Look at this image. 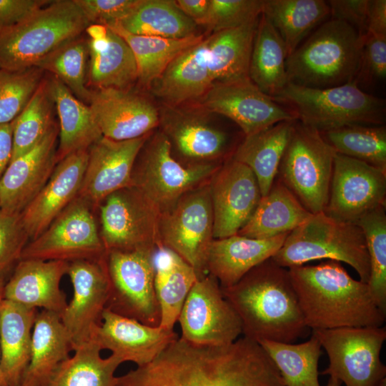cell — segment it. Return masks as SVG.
Segmentation results:
<instances>
[{"label": "cell", "instance_id": "cell-31", "mask_svg": "<svg viewBox=\"0 0 386 386\" xmlns=\"http://www.w3.org/2000/svg\"><path fill=\"white\" fill-rule=\"evenodd\" d=\"M49 79L59 119L58 163L71 153L88 150L102 134L89 105L75 96L56 77L50 75Z\"/></svg>", "mask_w": 386, "mask_h": 386}, {"label": "cell", "instance_id": "cell-34", "mask_svg": "<svg viewBox=\"0 0 386 386\" xmlns=\"http://www.w3.org/2000/svg\"><path fill=\"white\" fill-rule=\"evenodd\" d=\"M72 350L61 317L38 312L33 327L30 361L20 386H42Z\"/></svg>", "mask_w": 386, "mask_h": 386}, {"label": "cell", "instance_id": "cell-11", "mask_svg": "<svg viewBox=\"0 0 386 386\" xmlns=\"http://www.w3.org/2000/svg\"><path fill=\"white\" fill-rule=\"evenodd\" d=\"M154 251L107 252L109 290L106 309L144 325L159 327L161 309L155 287Z\"/></svg>", "mask_w": 386, "mask_h": 386}, {"label": "cell", "instance_id": "cell-10", "mask_svg": "<svg viewBox=\"0 0 386 386\" xmlns=\"http://www.w3.org/2000/svg\"><path fill=\"white\" fill-rule=\"evenodd\" d=\"M326 351L329 365L320 375H327L345 386H386V366L380 352L386 327H350L313 330Z\"/></svg>", "mask_w": 386, "mask_h": 386}, {"label": "cell", "instance_id": "cell-6", "mask_svg": "<svg viewBox=\"0 0 386 386\" xmlns=\"http://www.w3.org/2000/svg\"><path fill=\"white\" fill-rule=\"evenodd\" d=\"M271 259L287 269L322 259L345 262L361 282L367 283L370 278V259L361 227L324 212L312 214L290 232Z\"/></svg>", "mask_w": 386, "mask_h": 386}, {"label": "cell", "instance_id": "cell-13", "mask_svg": "<svg viewBox=\"0 0 386 386\" xmlns=\"http://www.w3.org/2000/svg\"><path fill=\"white\" fill-rule=\"evenodd\" d=\"M93 211L86 202L76 197L41 234L28 242L21 259L69 263L105 257Z\"/></svg>", "mask_w": 386, "mask_h": 386}, {"label": "cell", "instance_id": "cell-3", "mask_svg": "<svg viewBox=\"0 0 386 386\" xmlns=\"http://www.w3.org/2000/svg\"><path fill=\"white\" fill-rule=\"evenodd\" d=\"M288 271L309 329L383 326L386 314L373 301L367 284L352 278L341 262L327 260Z\"/></svg>", "mask_w": 386, "mask_h": 386}, {"label": "cell", "instance_id": "cell-28", "mask_svg": "<svg viewBox=\"0 0 386 386\" xmlns=\"http://www.w3.org/2000/svg\"><path fill=\"white\" fill-rule=\"evenodd\" d=\"M154 83V93L167 106L202 98L213 84L207 38L174 58Z\"/></svg>", "mask_w": 386, "mask_h": 386}, {"label": "cell", "instance_id": "cell-1", "mask_svg": "<svg viewBox=\"0 0 386 386\" xmlns=\"http://www.w3.org/2000/svg\"><path fill=\"white\" fill-rule=\"evenodd\" d=\"M114 386L285 385L260 345L243 337L222 346L178 337L151 362L117 377Z\"/></svg>", "mask_w": 386, "mask_h": 386}, {"label": "cell", "instance_id": "cell-16", "mask_svg": "<svg viewBox=\"0 0 386 386\" xmlns=\"http://www.w3.org/2000/svg\"><path fill=\"white\" fill-rule=\"evenodd\" d=\"M385 204L386 172L336 153L329 199L324 212L335 219L356 223Z\"/></svg>", "mask_w": 386, "mask_h": 386}, {"label": "cell", "instance_id": "cell-8", "mask_svg": "<svg viewBox=\"0 0 386 386\" xmlns=\"http://www.w3.org/2000/svg\"><path fill=\"white\" fill-rule=\"evenodd\" d=\"M335 154L320 132L295 121L277 178L313 214L327 205Z\"/></svg>", "mask_w": 386, "mask_h": 386}, {"label": "cell", "instance_id": "cell-61", "mask_svg": "<svg viewBox=\"0 0 386 386\" xmlns=\"http://www.w3.org/2000/svg\"><path fill=\"white\" fill-rule=\"evenodd\" d=\"M0 209H1V204H0Z\"/></svg>", "mask_w": 386, "mask_h": 386}, {"label": "cell", "instance_id": "cell-24", "mask_svg": "<svg viewBox=\"0 0 386 386\" xmlns=\"http://www.w3.org/2000/svg\"><path fill=\"white\" fill-rule=\"evenodd\" d=\"M88 160V150L59 162L38 194L21 212L30 240L36 238L77 197Z\"/></svg>", "mask_w": 386, "mask_h": 386}, {"label": "cell", "instance_id": "cell-15", "mask_svg": "<svg viewBox=\"0 0 386 386\" xmlns=\"http://www.w3.org/2000/svg\"><path fill=\"white\" fill-rule=\"evenodd\" d=\"M178 322L181 337L199 345H227L242 334L240 319L224 298L219 281L209 274L192 286Z\"/></svg>", "mask_w": 386, "mask_h": 386}, {"label": "cell", "instance_id": "cell-32", "mask_svg": "<svg viewBox=\"0 0 386 386\" xmlns=\"http://www.w3.org/2000/svg\"><path fill=\"white\" fill-rule=\"evenodd\" d=\"M312 214L276 177L269 192L262 197L251 218L237 234L264 239L289 234Z\"/></svg>", "mask_w": 386, "mask_h": 386}, {"label": "cell", "instance_id": "cell-42", "mask_svg": "<svg viewBox=\"0 0 386 386\" xmlns=\"http://www.w3.org/2000/svg\"><path fill=\"white\" fill-rule=\"evenodd\" d=\"M166 262L156 266L155 287L161 309L159 327L173 330L184 301L198 279L194 269L174 252L164 249Z\"/></svg>", "mask_w": 386, "mask_h": 386}, {"label": "cell", "instance_id": "cell-55", "mask_svg": "<svg viewBox=\"0 0 386 386\" xmlns=\"http://www.w3.org/2000/svg\"><path fill=\"white\" fill-rule=\"evenodd\" d=\"M13 152V122L0 124V179L9 166Z\"/></svg>", "mask_w": 386, "mask_h": 386}, {"label": "cell", "instance_id": "cell-25", "mask_svg": "<svg viewBox=\"0 0 386 386\" xmlns=\"http://www.w3.org/2000/svg\"><path fill=\"white\" fill-rule=\"evenodd\" d=\"M86 86L90 90L130 89L138 80L137 66L125 40L107 26L90 24Z\"/></svg>", "mask_w": 386, "mask_h": 386}, {"label": "cell", "instance_id": "cell-27", "mask_svg": "<svg viewBox=\"0 0 386 386\" xmlns=\"http://www.w3.org/2000/svg\"><path fill=\"white\" fill-rule=\"evenodd\" d=\"M287 234L264 239L239 234L214 239L207 256V273L219 281L221 287H231L252 268L271 258Z\"/></svg>", "mask_w": 386, "mask_h": 386}, {"label": "cell", "instance_id": "cell-26", "mask_svg": "<svg viewBox=\"0 0 386 386\" xmlns=\"http://www.w3.org/2000/svg\"><path fill=\"white\" fill-rule=\"evenodd\" d=\"M68 266L63 261L21 259L5 282L3 299L61 317L68 302L60 283Z\"/></svg>", "mask_w": 386, "mask_h": 386}, {"label": "cell", "instance_id": "cell-49", "mask_svg": "<svg viewBox=\"0 0 386 386\" xmlns=\"http://www.w3.org/2000/svg\"><path fill=\"white\" fill-rule=\"evenodd\" d=\"M29 240L21 213L0 209V279H9Z\"/></svg>", "mask_w": 386, "mask_h": 386}, {"label": "cell", "instance_id": "cell-40", "mask_svg": "<svg viewBox=\"0 0 386 386\" xmlns=\"http://www.w3.org/2000/svg\"><path fill=\"white\" fill-rule=\"evenodd\" d=\"M115 23L136 35L178 39L197 34V24L172 0H142L130 15Z\"/></svg>", "mask_w": 386, "mask_h": 386}, {"label": "cell", "instance_id": "cell-5", "mask_svg": "<svg viewBox=\"0 0 386 386\" xmlns=\"http://www.w3.org/2000/svg\"><path fill=\"white\" fill-rule=\"evenodd\" d=\"M89 25L74 0L51 1L21 22L1 28L0 69L20 71L36 66Z\"/></svg>", "mask_w": 386, "mask_h": 386}, {"label": "cell", "instance_id": "cell-23", "mask_svg": "<svg viewBox=\"0 0 386 386\" xmlns=\"http://www.w3.org/2000/svg\"><path fill=\"white\" fill-rule=\"evenodd\" d=\"M178 337L174 330L148 326L105 309L91 340L123 362L142 366L151 362Z\"/></svg>", "mask_w": 386, "mask_h": 386}, {"label": "cell", "instance_id": "cell-7", "mask_svg": "<svg viewBox=\"0 0 386 386\" xmlns=\"http://www.w3.org/2000/svg\"><path fill=\"white\" fill-rule=\"evenodd\" d=\"M297 120L320 132L349 125H383L385 102L363 91L356 80L315 89L288 83L274 97Z\"/></svg>", "mask_w": 386, "mask_h": 386}, {"label": "cell", "instance_id": "cell-53", "mask_svg": "<svg viewBox=\"0 0 386 386\" xmlns=\"http://www.w3.org/2000/svg\"><path fill=\"white\" fill-rule=\"evenodd\" d=\"M49 0H0L1 28L15 25L49 4Z\"/></svg>", "mask_w": 386, "mask_h": 386}, {"label": "cell", "instance_id": "cell-36", "mask_svg": "<svg viewBox=\"0 0 386 386\" xmlns=\"http://www.w3.org/2000/svg\"><path fill=\"white\" fill-rule=\"evenodd\" d=\"M284 42L262 14L254 35L249 66V78L264 93L274 97L287 84Z\"/></svg>", "mask_w": 386, "mask_h": 386}, {"label": "cell", "instance_id": "cell-18", "mask_svg": "<svg viewBox=\"0 0 386 386\" xmlns=\"http://www.w3.org/2000/svg\"><path fill=\"white\" fill-rule=\"evenodd\" d=\"M67 274L72 283L73 297L61 320L74 351L91 340L94 330L102 322L109 290L106 255L99 259L69 262Z\"/></svg>", "mask_w": 386, "mask_h": 386}, {"label": "cell", "instance_id": "cell-20", "mask_svg": "<svg viewBox=\"0 0 386 386\" xmlns=\"http://www.w3.org/2000/svg\"><path fill=\"white\" fill-rule=\"evenodd\" d=\"M213 238L237 234L248 222L261 198L252 171L232 158L212 177Z\"/></svg>", "mask_w": 386, "mask_h": 386}, {"label": "cell", "instance_id": "cell-30", "mask_svg": "<svg viewBox=\"0 0 386 386\" xmlns=\"http://www.w3.org/2000/svg\"><path fill=\"white\" fill-rule=\"evenodd\" d=\"M38 311L0 301L1 367L8 386H20L28 367L32 332Z\"/></svg>", "mask_w": 386, "mask_h": 386}, {"label": "cell", "instance_id": "cell-17", "mask_svg": "<svg viewBox=\"0 0 386 386\" xmlns=\"http://www.w3.org/2000/svg\"><path fill=\"white\" fill-rule=\"evenodd\" d=\"M202 104L233 121L244 136L281 122L297 120L292 110L261 91L249 77L213 84L202 97Z\"/></svg>", "mask_w": 386, "mask_h": 386}, {"label": "cell", "instance_id": "cell-56", "mask_svg": "<svg viewBox=\"0 0 386 386\" xmlns=\"http://www.w3.org/2000/svg\"><path fill=\"white\" fill-rule=\"evenodd\" d=\"M179 9L197 24L202 25L207 13L209 0H177Z\"/></svg>", "mask_w": 386, "mask_h": 386}, {"label": "cell", "instance_id": "cell-33", "mask_svg": "<svg viewBox=\"0 0 386 386\" xmlns=\"http://www.w3.org/2000/svg\"><path fill=\"white\" fill-rule=\"evenodd\" d=\"M296 120L284 121L245 136L232 159L248 167L257 180L262 197L271 189Z\"/></svg>", "mask_w": 386, "mask_h": 386}, {"label": "cell", "instance_id": "cell-14", "mask_svg": "<svg viewBox=\"0 0 386 386\" xmlns=\"http://www.w3.org/2000/svg\"><path fill=\"white\" fill-rule=\"evenodd\" d=\"M99 207L100 237L107 252L162 249L161 213L133 187L111 194Z\"/></svg>", "mask_w": 386, "mask_h": 386}, {"label": "cell", "instance_id": "cell-45", "mask_svg": "<svg viewBox=\"0 0 386 386\" xmlns=\"http://www.w3.org/2000/svg\"><path fill=\"white\" fill-rule=\"evenodd\" d=\"M88 60V40L81 35L58 47L36 66L56 77L75 96L89 104L91 90L86 86Z\"/></svg>", "mask_w": 386, "mask_h": 386}, {"label": "cell", "instance_id": "cell-57", "mask_svg": "<svg viewBox=\"0 0 386 386\" xmlns=\"http://www.w3.org/2000/svg\"><path fill=\"white\" fill-rule=\"evenodd\" d=\"M342 384V383L340 380L330 377L327 385L325 386H341Z\"/></svg>", "mask_w": 386, "mask_h": 386}, {"label": "cell", "instance_id": "cell-29", "mask_svg": "<svg viewBox=\"0 0 386 386\" xmlns=\"http://www.w3.org/2000/svg\"><path fill=\"white\" fill-rule=\"evenodd\" d=\"M159 124L162 132L187 158L199 161L216 159L228 147L227 134L197 114L167 106L159 113Z\"/></svg>", "mask_w": 386, "mask_h": 386}, {"label": "cell", "instance_id": "cell-41", "mask_svg": "<svg viewBox=\"0 0 386 386\" xmlns=\"http://www.w3.org/2000/svg\"><path fill=\"white\" fill-rule=\"evenodd\" d=\"M257 342L277 367L285 386H320L322 346L313 332L308 340L298 344L268 340Z\"/></svg>", "mask_w": 386, "mask_h": 386}, {"label": "cell", "instance_id": "cell-59", "mask_svg": "<svg viewBox=\"0 0 386 386\" xmlns=\"http://www.w3.org/2000/svg\"><path fill=\"white\" fill-rule=\"evenodd\" d=\"M5 282L4 280L0 279V301L3 299Z\"/></svg>", "mask_w": 386, "mask_h": 386}, {"label": "cell", "instance_id": "cell-2", "mask_svg": "<svg viewBox=\"0 0 386 386\" xmlns=\"http://www.w3.org/2000/svg\"><path fill=\"white\" fill-rule=\"evenodd\" d=\"M242 322L244 337L294 343L307 335V326L288 269L271 258L237 283L221 287Z\"/></svg>", "mask_w": 386, "mask_h": 386}, {"label": "cell", "instance_id": "cell-48", "mask_svg": "<svg viewBox=\"0 0 386 386\" xmlns=\"http://www.w3.org/2000/svg\"><path fill=\"white\" fill-rule=\"evenodd\" d=\"M263 6L264 0H209L202 25L213 33L239 27L257 19Z\"/></svg>", "mask_w": 386, "mask_h": 386}, {"label": "cell", "instance_id": "cell-58", "mask_svg": "<svg viewBox=\"0 0 386 386\" xmlns=\"http://www.w3.org/2000/svg\"><path fill=\"white\" fill-rule=\"evenodd\" d=\"M0 386H8L4 379L1 367V350H0Z\"/></svg>", "mask_w": 386, "mask_h": 386}, {"label": "cell", "instance_id": "cell-44", "mask_svg": "<svg viewBox=\"0 0 386 386\" xmlns=\"http://www.w3.org/2000/svg\"><path fill=\"white\" fill-rule=\"evenodd\" d=\"M340 154L386 172V127L384 125H349L320 132Z\"/></svg>", "mask_w": 386, "mask_h": 386}, {"label": "cell", "instance_id": "cell-21", "mask_svg": "<svg viewBox=\"0 0 386 386\" xmlns=\"http://www.w3.org/2000/svg\"><path fill=\"white\" fill-rule=\"evenodd\" d=\"M89 105L102 136L110 139L139 138L159 124V113L152 102L130 89L91 90Z\"/></svg>", "mask_w": 386, "mask_h": 386}, {"label": "cell", "instance_id": "cell-22", "mask_svg": "<svg viewBox=\"0 0 386 386\" xmlns=\"http://www.w3.org/2000/svg\"><path fill=\"white\" fill-rule=\"evenodd\" d=\"M59 124L27 152L12 160L0 179L1 209L21 213L50 178L56 164Z\"/></svg>", "mask_w": 386, "mask_h": 386}, {"label": "cell", "instance_id": "cell-39", "mask_svg": "<svg viewBox=\"0 0 386 386\" xmlns=\"http://www.w3.org/2000/svg\"><path fill=\"white\" fill-rule=\"evenodd\" d=\"M106 26L121 36L132 49L137 66V81L146 86L152 85L179 54L204 39L201 34L178 39L136 35L117 23Z\"/></svg>", "mask_w": 386, "mask_h": 386}, {"label": "cell", "instance_id": "cell-37", "mask_svg": "<svg viewBox=\"0 0 386 386\" xmlns=\"http://www.w3.org/2000/svg\"><path fill=\"white\" fill-rule=\"evenodd\" d=\"M262 14L279 34L288 57L330 10L323 0H264Z\"/></svg>", "mask_w": 386, "mask_h": 386}, {"label": "cell", "instance_id": "cell-43", "mask_svg": "<svg viewBox=\"0 0 386 386\" xmlns=\"http://www.w3.org/2000/svg\"><path fill=\"white\" fill-rule=\"evenodd\" d=\"M54 110L49 76H44L26 107L12 122L11 162L29 151L43 139L56 123Z\"/></svg>", "mask_w": 386, "mask_h": 386}, {"label": "cell", "instance_id": "cell-50", "mask_svg": "<svg viewBox=\"0 0 386 386\" xmlns=\"http://www.w3.org/2000/svg\"><path fill=\"white\" fill-rule=\"evenodd\" d=\"M142 0H74L90 24L108 25L130 15Z\"/></svg>", "mask_w": 386, "mask_h": 386}, {"label": "cell", "instance_id": "cell-35", "mask_svg": "<svg viewBox=\"0 0 386 386\" xmlns=\"http://www.w3.org/2000/svg\"><path fill=\"white\" fill-rule=\"evenodd\" d=\"M259 18L239 27L214 32L207 38L208 65L213 84L249 77Z\"/></svg>", "mask_w": 386, "mask_h": 386}, {"label": "cell", "instance_id": "cell-52", "mask_svg": "<svg viewBox=\"0 0 386 386\" xmlns=\"http://www.w3.org/2000/svg\"><path fill=\"white\" fill-rule=\"evenodd\" d=\"M370 0L327 1L332 19L340 20L355 28L361 36L366 35V24Z\"/></svg>", "mask_w": 386, "mask_h": 386}, {"label": "cell", "instance_id": "cell-19", "mask_svg": "<svg viewBox=\"0 0 386 386\" xmlns=\"http://www.w3.org/2000/svg\"><path fill=\"white\" fill-rule=\"evenodd\" d=\"M148 134L117 141L102 137L88 149V160L77 197L94 210L111 194L131 187L136 159Z\"/></svg>", "mask_w": 386, "mask_h": 386}, {"label": "cell", "instance_id": "cell-9", "mask_svg": "<svg viewBox=\"0 0 386 386\" xmlns=\"http://www.w3.org/2000/svg\"><path fill=\"white\" fill-rule=\"evenodd\" d=\"M132 175V185L162 214L189 191L204 184L219 167L207 162L184 167L172 156L171 143L163 132L146 144Z\"/></svg>", "mask_w": 386, "mask_h": 386}, {"label": "cell", "instance_id": "cell-51", "mask_svg": "<svg viewBox=\"0 0 386 386\" xmlns=\"http://www.w3.org/2000/svg\"><path fill=\"white\" fill-rule=\"evenodd\" d=\"M386 76V35L364 37L360 69L356 78L360 81H380Z\"/></svg>", "mask_w": 386, "mask_h": 386}, {"label": "cell", "instance_id": "cell-4", "mask_svg": "<svg viewBox=\"0 0 386 386\" xmlns=\"http://www.w3.org/2000/svg\"><path fill=\"white\" fill-rule=\"evenodd\" d=\"M363 39L345 21L332 19L323 22L287 58L288 83L326 89L355 80Z\"/></svg>", "mask_w": 386, "mask_h": 386}, {"label": "cell", "instance_id": "cell-38", "mask_svg": "<svg viewBox=\"0 0 386 386\" xmlns=\"http://www.w3.org/2000/svg\"><path fill=\"white\" fill-rule=\"evenodd\" d=\"M102 349L92 340L74 350L61 362L42 386H114V373L123 363L112 354L101 356Z\"/></svg>", "mask_w": 386, "mask_h": 386}, {"label": "cell", "instance_id": "cell-12", "mask_svg": "<svg viewBox=\"0 0 386 386\" xmlns=\"http://www.w3.org/2000/svg\"><path fill=\"white\" fill-rule=\"evenodd\" d=\"M159 236L162 249L177 254L195 271L207 275V261L213 238V210L209 184L183 195L161 214Z\"/></svg>", "mask_w": 386, "mask_h": 386}, {"label": "cell", "instance_id": "cell-46", "mask_svg": "<svg viewBox=\"0 0 386 386\" xmlns=\"http://www.w3.org/2000/svg\"><path fill=\"white\" fill-rule=\"evenodd\" d=\"M386 205L363 216L356 224L364 233L370 259V273L367 282L370 293L376 305L386 314Z\"/></svg>", "mask_w": 386, "mask_h": 386}, {"label": "cell", "instance_id": "cell-47", "mask_svg": "<svg viewBox=\"0 0 386 386\" xmlns=\"http://www.w3.org/2000/svg\"><path fill=\"white\" fill-rule=\"evenodd\" d=\"M44 71L37 66L20 71L0 69V124L12 122L26 107Z\"/></svg>", "mask_w": 386, "mask_h": 386}, {"label": "cell", "instance_id": "cell-54", "mask_svg": "<svg viewBox=\"0 0 386 386\" xmlns=\"http://www.w3.org/2000/svg\"><path fill=\"white\" fill-rule=\"evenodd\" d=\"M366 31L365 36L386 35L385 0L369 1Z\"/></svg>", "mask_w": 386, "mask_h": 386}, {"label": "cell", "instance_id": "cell-60", "mask_svg": "<svg viewBox=\"0 0 386 386\" xmlns=\"http://www.w3.org/2000/svg\"><path fill=\"white\" fill-rule=\"evenodd\" d=\"M1 25H0V31H1Z\"/></svg>", "mask_w": 386, "mask_h": 386}]
</instances>
